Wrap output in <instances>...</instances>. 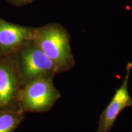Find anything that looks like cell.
Here are the masks:
<instances>
[{
	"label": "cell",
	"instance_id": "obj_6",
	"mask_svg": "<svg viewBox=\"0 0 132 132\" xmlns=\"http://www.w3.org/2000/svg\"><path fill=\"white\" fill-rule=\"evenodd\" d=\"M34 28L19 25L0 18V54L17 52L32 37Z\"/></svg>",
	"mask_w": 132,
	"mask_h": 132
},
{
	"label": "cell",
	"instance_id": "obj_8",
	"mask_svg": "<svg viewBox=\"0 0 132 132\" xmlns=\"http://www.w3.org/2000/svg\"><path fill=\"white\" fill-rule=\"evenodd\" d=\"M6 1L14 6H20L32 3L34 0H6Z\"/></svg>",
	"mask_w": 132,
	"mask_h": 132
},
{
	"label": "cell",
	"instance_id": "obj_4",
	"mask_svg": "<svg viewBox=\"0 0 132 132\" xmlns=\"http://www.w3.org/2000/svg\"><path fill=\"white\" fill-rule=\"evenodd\" d=\"M22 87L14 53L0 54V112L20 110L19 98Z\"/></svg>",
	"mask_w": 132,
	"mask_h": 132
},
{
	"label": "cell",
	"instance_id": "obj_2",
	"mask_svg": "<svg viewBox=\"0 0 132 132\" xmlns=\"http://www.w3.org/2000/svg\"><path fill=\"white\" fill-rule=\"evenodd\" d=\"M23 86L41 77H53L57 73L53 62L32 39L14 53Z\"/></svg>",
	"mask_w": 132,
	"mask_h": 132
},
{
	"label": "cell",
	"instance_id": "obj_3",
	"mask_svg": "<svg viewBox=\"0 0 132 132\" xmlns=\"http://www.w3.org/2000/svg\"><path fill=\"white\" fill-rule=\"evenodd\" d=\"M53 78L41 77L23 86L19 98L20 110L24 113H42L50 110L61 97Z\"/></svg>",
	"mask_w": 132,
	"mask_h": 132
},
{
	"label": "cell",
	"instance_id": "obj_1",
	"mask_svg": "<svg viewBox=\"0 0 132 132\" xmlns=\"http://www.w3.org/2000/svg\"><path fill=\"white\" fill-rule=\"evenodd\" d=\"M32 40L53 62L57 73L67 72L75 65L70 36L60 24L52 23L34 28Z\"/></svg>",
	"mask_w": 132,
	"mask_h": 132
},
{
	"label": "cell",
	"instance_id": "obj_5",
	"mask_svg": "<svg viewBox=\"0 0 132 132\" xmlns=\"http://www.w3.org/2000/svg\"><path fill=\"white\" fill-rule=\"evenodd\" d=\"M132 63L129 62L126 67V75L122 85L116 90L115 94L107 106L99 117L98 128L96 132H109L111 130L116 120L120 113L129 106H132V98L128 90Z\"/></svg>",
	"mask_w": 132,
	"mask_h": 132
},
{
	"label": "cell",
	"instance_id": "obj_7",
	"mask_svg": "<svg viewBox=\"0 0 132 132\" xmlns=\"http://www.w3.org/2000/svg\"><path fill=\"white\" fill-rule=\"evenodd\" d=\"M21 110L0 112V132H14L24 118Z\"/></svg>",
	"mask_w": 132,
	"mask_h": 132
}]
</instances>
